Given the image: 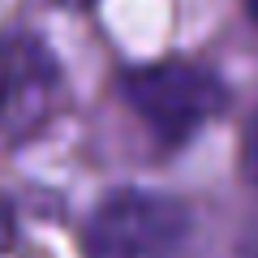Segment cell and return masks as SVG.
<instances>
[{
    "instance_id": "cell-1",
    "label": "cell",
    "mask_w": 258,
    "mask_h": 258,
    "mask_svg": "<svg viewBox=\"0 0 258 258\" xmlns=\"http://www.w3.org/2000/svg\"><path fill=\"white\" fill-rule=\"evenodd\" d=\"M189 237V215L176 198L120 189L86 220V258H176Z\"/></svg>"
},
{
    "instance_id": "cell-2",
    "label": "cell",
    "mask_w": 258,
    "mask_h": 258,
    "mask_svg": "<svg viewBox=\"0 0 258 258\" xmlns=\"http://www.w3.org/2000/svg\"><path fill=\"white\" fill-rule=\"evenodd\" d=\"M125 95L134 103V112L151 125V134L164 142H185L224 103L220 82L211 74H203L198 64H181V60L129 74Z\"/></svg>"
},
{
    "instance_id": "cell-3",
    "label": "cell",
    "mask_w": 258,
    "mask_h": 258,
    "mask_svg": "<svg viewBox=\"0 0 258 258\" xmlns=\"http://www.w3.org/2000/svg\"><path fill=\"white\" fill-rule=\"evenodd\" d=\"M249 164H254V176H258V120L249 129Z\"/></svg>"
},
{
    "instance_id": "cell-4",
    "label": "cell",
    "mask_w": 258,
    "mask_h": 258,
    "mask_svg": "<svg viewBox=\"0 0 258 258\" xmlns=\"http://www.w3.org/2000/svg\"><path fill=\"white\" fill-rule=\"evenodd\" d=\"M241 5H245V13H249L254 22H258V0H241Z\"/></svg>"
},
{
    "instance_id": "cell-5",
    "label": "cell",
    "mask_w": 258,
    "mask_h": 258,
    "mask_svg": "<svg viewBox=\"0 0 258 258\" xmlns=\"http://www.w3.org/2000/svg\"><path fill=\"white\" fill-rule=\"evenodd\" d=\"M0 91H5V78H0Z\"/></svg>"
}]
</instances>
